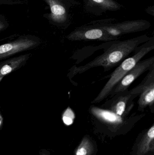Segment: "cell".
Listing matches in <instances>:
<instances>
[{"mask_svg": "<svg viewBox=\"0 0 154 155\" xmlns=\"http://www.w3.org/2000/svg\"><path fill=\"white\" fill-rule=\"evenodd\" d=\"M152 38L144 35L124 41H113V43L104 53L93 61L82 66H73L69 70L68 76L72 78L95 67H102L104 71H109L119 65L132 52H135L139 45L148 41Z\"/></svg>", "mask_w": 154, "mask_h": 155, "instance_id": "cell-1", "label": "cell"}, {"mask_svg": "<svg viewBox=\"0 0 154 155\" xmlns=\"http://www.w3.org/2000/svg\"><path fill=\"white\" fill-rule=\"evenodd\" d=\"M154 49V37L145 44L142 45L140 49L138 48L135 53L131 57H128L121 63L115 71L111 74L108 79L104 87L96 98L91 102L92 104H98L109 97L110 93L124 77L125 75L139 61Z\"/></svg>", "mask_w": 154, "mask_h": 155, "instance_id": "cell-2", "label": "cell"}, {"mask_svg": "<svg viewBox=\"0 0 154 155\" xmlns=\"http://www.w3.org/2000/svg\"><path fill=\"white\" fill-rule=\"evenodd\" d=\"M92 25L103 29L110 36L118 39L124 35L145 31L151 26L150 22L143 20L125 21L117 23L99 22Z\"/></svg>", "mask_w": 154, "mask_h": 155, "instance_id": "cell-3", "label": "cell"}, {"mask_svg": "<svg viewBox=\"0 0 154 155\" xmlns=\"http://www.w3.org/2000/svg\"><path fill=\"white\" fill-rule=\"evenodd\" d=\"M139 95L135 87L130 90L127 89L110 97L100 107L122 116L125 114H130L134 106V100Z\"/></svg>", "mask_w": 154, "mask_h": 155, "instance_id": "cell-4", "label": "cell"}, {"mask_svg": "<svg viewBox=\"0 0 154 155\" xmlns=\"http://www.w3.org/2000/svg\"><path fill=\"white\" fill-rule=\"evenodd\" d=\"M67 38L71 41H97L110 42L118 40L110 36L105 30L93 25H83L77 28L68 35Z\"/></svg>", "mask_w": 154, "mask_h": 155, "instance_id": "cell-5", "label": "cell"}, {"mask_svg": "<svg viewBox=\"0 0 154 155\" xmlns=\"http://www.w3.org/2000/svg\"><path fill=\"white\" fill-rule=\"evenodd\" d=\"M153 67H154V56L146 60L139 61L117 85L110 93L109 97H112L119 92L128 89L129 86L135 80L146 72L150 71Z\"/></svg>", "mask_w": 154, "mask_h": 155, "instance_id": "cell-6", "label": "cell"}, {"mask_svg": "<svg viewBox=\"0 0 154 155\" xmlns=\"http://www.w3.org/2000/svg\"><path fill=\"white\" fill-rule=\"evenodd\" d=\"M49 5L51 13L50 20L62 26H68L71 23L70 9L72 6V0H44Z\"/></svg>", "mask_w": 154, "mask_h": 155, "instance_id": "cell-7", "label": "cell"}, {"mask_svg": "<svg viewBox=\"0 0 154 155\" xmlns=\"http://www.w3.org/2000/svg\"><path fill=\"white\" fill-rule=\"evenodd\" d=\"M141 89L137 101L139 111H143L147 107L154 108V67L147 74L140 83Z\"/></svg>", "mask_w": 154, "mask_h": 155, "instance_id": "cell-8", "label": "cell"}, {"mask_svg": "<svg viewBox=\"0 0 154 155\" xmlns=\"http://www.w3.org/2000/svg\"><path fill=\"white\" fill-rule=\"evenodd\" d=\"M89 111L94 117L103 124L116 126L123 124L124 123V117L129 115L125 114L120 116L110 110L94 105L90 106Z\"/></svg>", "mask_w": 154, "mask_h": 155, "instance_id": "cell-9", "label": "cell"}, {"mask_svg": "<svg viewBox=\"0 0 154 155\" xmlns=\"http://www.w3.org/2000/svg\"><path fill=\"white\" fill-rule=\"evenodd\" d=\"M36 41L33 39L24 38L0 45V59L32 48L36 46Z\"/></svg>", "mask_w": 154, "mask_h": 155, "instance_id": "cell-10", "label": "cell"}, {"mask_svg": "<svg viewBox=\"0 0 154 155\" xmlns=\"http://www.w3.org/2000/svg\"><path fill=\"white\" fill-rule=\"evenodd\" d=\"M87 11L95 15L101 14L107 11L120 10L122 5L114 0H84Z\"/></svg>", "mask_w": 154, "mask_h": 155, "instance_id": "cell-11", "label": "cell"}, {"mask_svg": "<svg viewBox=\"0 0 154 155\" xmlns=\"http://www.w3.org/2000/svg\"><path fill=\"white\" fill-rule=\"evenodd\" d=\"M154 139V125H153L148 130L139 144L137 150V155H143L150 151L151 146L152 143H153Z\"/></svg>", "mask_w": 154, "mask_h": 155, "instance_id": "cell-12", "label": "cell"}, {"mask_svg": "<svg viewBox=\"0 0 154 155\" xmlns=\"http://www.w3.org/2000/svg\"><path fill=\"white\" fill-rule=\"evenodd\" d=\"M27 55H21L19 57L14 58L5 64L0 69V81L4 76L11 72L13 71L20 66L22 63L26 60Z\"/></svg>", "mask_w": 154, "mask_h": 155, "instance_id": "cell-13", "label": "cell"}, {"mask_svg": "<svg viewBox=\"0 0 154 155\" xmlns=\"http://www.w3.org/2000/svg\"><path fill=\"white\" fill-rule=\"evenodd\" d=\"M91 148L92 147L89 140L85 138L76 151V155H89L91 153Z\"/></svg>", "mask_w": 154, "mask_h": 155, "instance_id": "cell-14", "label": "cell"}, {"mask_svg": "<svg viewBox=\"0 0 154 155\" xmlns=\"http://www.w3.org/2000/svg\"><path fill=\"white\" fill-rule=\"evenodd\" d=\"M75 118V114L73 110L70 107H68L62 114V119L63 123L67 126H70L73 124Z\"/></svg>", "mask_w": 154, "mask_h": 155, "instance_id": "cell-15", "label": "cell"}, {"mask_svg": "<svg viewBox=\"0 0 154 155\" xmlns=\"http://www.w3.org/2000/svg\"><path fill=\"white\" fill-rule=\"evenodd\" d=\"M4 26V25L3 24V23L2 22L0 21V30H1V29H2V28H3Z\"/></svg>", "mask_w": 154, "mask_h": 155, "instance_id": "cell-16", "label": "cell"}, {"mask_svg": "<svg viewBox=\"0 0 154 155\" xmlns=\"http://www.w3.org/2000/svg\"><path fill=\"white\" fill-rule=\"evenodd\" d=\"M2 118H1V117L0 116V125H1V124H2Z\"/></svg>", "mask_w": 154, "mask_h": 155, "instance_id": "cell-17", "label": "cell"}, {"mask_svg": "<svg viewBox=\"0 0 154 155\" xmlns=\"http://www.w3.org/2000/svg\"><path fill=\"white\" fill-rule=\"evenodd\" d=\"M3 1V0H0V1Z\"/></svg>", "mask_w": 154, "mask_h": 155, "instance_id": "cell-18", "label": "cell"}]
</instances>
